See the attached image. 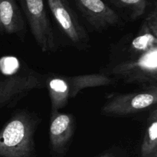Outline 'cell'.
<instances>
[{
	"label": "cell",
	"instance_id": "cell-1",
	"mask_svg": "<svg viewBox=\"0 0 157 157\" xmlns=\"http://www.w3.org/2000/svg\"><path fill=\"white\" fill-rule=\"evenodd\" d=\"M102 73L127 84L157 86V11L150 12L136 33L127 34L110 48Z\"/></svg>",
	"mask_w": 157,
	"mask_h": 157
},
{
	"label": "cell",
	"instance_id": "cell-2",
	"mask_svg": "<svg viewBox=\"0 0 157 157\" xmlns=\"http://www.w3.org/2000/svg\"><path fill=\"white\" fill-rule=\"evenodd\" d=\"M46 85V75L15 55L0 58V108H12L30 92Z\"/></svg>",
	"mask_w": 157,
	"mask_h": 157
},
{
	"label": "cell",
	"instance_id": "cell-3",
	"mask_svg": "<svg viewBox=\"0 0 157 157\" xmlns=\"http://www.w3.org/2000/svg\"><path fill=\"white\" fill-rule=\"evenodd\" d=\"M40 123L32 112L15 111L0 130V157H36L35 136Z\"/></svg>",
	"mask_w": 157,
	"mask_h": 157
},
{
	"label": "cell",
	"instance_id": "cell-4",
	"mask_svg": "<svg viewBox=\"0 0 157 157\" xmlns=\"http://www.w3.org/2000/svg\"><path fill=\"white\" fill-rule=\"evenodd\" d=\"M114 78L102 73L78 76H65L58 74L46 75V85L51 101V112L59 111L65 107L69 100L75 98L81 90L89 87L116 85Z\"/></svg>",
	"mask_w": 157,
	"mask_h": 157
},
{
	"label": "cell",
	"instance_id": "cell-5",
	"mask_svg": "<svg viewBox=\"0 0 157 157\" xmlns=\"http://www.w3.org/2000/svg\"><path fill=\"white\" fill-rule=\"evenodd\" d=\"M157 86L142 87L130 93H111L101 109L103 116L124 117L156 107Z\"/></svg>",
	"mask_w": 157,
	"mask_h": 157
},
{
	"label": "cell",
	"instance_id": "cell-6",
	"mask_svg": "<svg viewBox=\"0 0 157 157\" xmlns=\"http://www.w3.org/2000/svg\"><path fill=\"white\" fill-rule=\"evenodd\" d=\"M22 10L31 32L42 52H55L58 49L56 37L48 16L44 0H16Z\"/></svg>",
	"mask_w": 157,
	"mask_h": 157
},
{
	"label": "cell",
	"instance_id": "cell-7",
	"mask_svg": "<svg viewBox=\"0 0 157 157\" xmlns=\"http://www.w3.org/2000/svg\"><path fill=\"white\" fill-rule=\"evenodd\" d=\"M60 30L80 50L90 47V37L67 0H46Z\"/></svg>",
	"mask_w": 157,
	"mask_h": 157
},
{
	"label": "cell",
	"instance_id": "cell-8",
	"mask_svg": "<svg viewBox=\"0 0 157 157\" xmlns=\"http://www.w3.org/2000/svg\"><path fill=\"white\" fill-rule=\"evenodd\" d=\"M76 130L73 114L52 111L49 126V148L52 157H64L68 151Z\"/></svg>",
	"mask_w": 157,
	"mask_h": 157
},
{
	"label": "cell",
	"instance_id": "cell-9",
	"mask_svg": "<svg viewBox=\"0 0 157 157\" xmlns=\"http://www.w3.org/2000/svg\"><path fill=\"white\" fill-rule=\"evenodd\" d=\"M86 21L94 31L103 32L123 25L120 15L102 0H73Z\"/></svg>",
	"mask_w": 157,
	"mask_h": 157
},
{
	"label": "cell",
	"instance_id": "cell-10",
	"mask_svg": "<svg viewBox=\"0 0 157 157\" xmlns=\"http://www.w3.org/2000/svg\"><path fill=\"white\" fill-rule=\"evenodd\" d=\"M0 24L3 32L9 35L15 34L21 40H24L26 23L16 0H2L0 4Z\"/></svg>",
	"mask_w": 157,
	"mask_h": 157
},
{
	"label": "cell",
	"instance_id": "cell-11",
	"mask_svg": "<svg viewBox=\"0 0 157 157\" xmlns=\"http://www.w3.org/2000/svg\"><path fill=\"white\" fill-rule=\"evenodd\" d=\"M140 157H157V109L150 111L140 147Z\"/></svg>",
	"mask_w": 157,
	"mask_h": 157
},
{
	"label": "cell",
	"instance_id": "cell-12",
	"mask_svg": "<svg viewBox=\"0 0 157 157\" xmlns=\"http://www.w3.org/2000/svg\"><path fill=\"white\" fill-rule=\"evenodd\" d=\"M118 9H122L131 19L136 20L142 16L147 9V0H107Z\"/></svg>",
	"mask_w": 157,
	"mask_h": 157
},
{
	"label": "cell",
	"instance_id": "cell-13",
	"mask_svg": "<svg viewBox=\"0 0 157 157\" xmlns=\"http://www.w3.org/2000/svg\"><path fill=\"white\" fill-rule=\"evenodd\" d=\"M96 157H124V156H121L119 153L117 151H112V150H107L104 153H101L99 156Z\"/></svg>",
	"mask_w": 157,
	"mask_h": 157
},
{
	"label": "cell",
	"instance_id": "cell-14",
	"mask_svg": "<svg viewBox=\"0 0 157 157\" xmlns=\"http://www.w3.org/2000/svg\"><path fill=\"white\" fill-rule=\"evenodd\" d=\"M1 1L2 0H0V4H1ZM1 32H2V29L1 24H0V33H1Z\"/></svg>",
	"mask_w": 157,
	"mask_h": 157
}]
</instances>
